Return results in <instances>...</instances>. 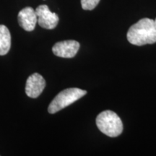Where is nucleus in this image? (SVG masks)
<instances>
[{
  "label": "nucleus",
  "instance_id": "1",
  "mask_svg": "<svg viewBox=\"0 0 156 156\" xmlns=\"http://www.w3.org/2000/svg\"><path fill=\"white\" fill-rule=\"evenodd\" d=\"M127 40L136 46L153 44L156 43V28L154 20L142 18L129 29Z\"/></svg>",
  "mask_w": 156,
  "mask_h": 156
},
{
  "label": "nucleus",
  "instance_id": "2",
  "mask_svg": "<svg viewBox=\"0 0 156 156\" xmlns=\"http://www.w3.org/2000/svg\"><path fill=\"white\" fill-rule=\"evenodd\" d=\"M96 125L102 133L111 137L119 136L123 132L122 120L112 111H104L98 115Z\"/></svg>",
  "mask_w": 156,
  "mask_h": 156
},
{
  "label": "nucleus",
  "instance_id": "3",
  "mask_svg": "<svg viewBox=\"0 0 156 156\" xmlns=\"http://www.w3.org/2000/svg\"><path fill=\"white\" fill-rule=\"evenodd\" d=\"M87 94V91L76 88H67L60 92L50 103L48 108L49 114H55L62 109L71 105Z\"/></svg>",
  "mask_w": 156,
  "mask_h": 156
},
{
  "label": "nucleus",
  "instance_id": "4",
  "mask_svg": "<svg viewBox=\"0 0 156 156\" xmlns=\"http://www.w3.org/2000/svg\"><path fill=\"white\" fill-rule=\"evenodd\" d=\"M38 23L43 28L51 30L55 28L58 23V15L51 12L47 5H42L36 9Z\"/></svg>",
  "mask_w": 156,
  "mask_h": 156
},
{
  "label": "nucleus",
  "instance_id": "5",
  "mask_svg": "<svg viewBox=\"0 0 156 156\" xmlns=\"http://www.w3.org/2000/svg\"><path fill=\"white\" fill-rule=\"evenodd\" d=\"M80 44L74 40L63 41L56 43L52 48L54 55L62 58H73L77 54Z\"/></svg>",
  "mask_w": 156,
  "mask_h": 156
},
{
  "label": "nucleus",
  "instance_id": "6",
  "mask_svg": "<svg viewBox=\"0 0 156 156\" xmlns=\"http://www.w3.org/2000/svg\"><path fill=\"white\" fill-rule=\"evenodd\" d=\"M46 87V80L38 73H34L28 78L25 85V93L32 98H38Z\"/></svg>",
  "mask_w": 156,
  "mask_h": 156
},
{
  "label": "nucleus",
  "instance_id": "7",
  "mask_svg": "<svg viewBox=\"0 0 156 156\" xmlns=\"http://www.w3.org/2000/svg\"><path fill=\"white\" fill-rule=\"evenodd\" d=\"M18 23L21 28L26 31H32L36 28L38 17L36 10L30 7H25L20 11L17 16Z\"/></svg>",
  "mask_w": 156,
  "mask_h": 156
},
{
  "label": "nucleus",
  "instance_id": "8",
  "mask_svg": "<svg viewBox=\"0 0 156 156\" xmlns=\"http://www.w3.org/2000/svg\"><path fill=\"white\" fill-rule=\"evenodd\" d=\"M11 47V35L9 29L0 25V56L6 55Z\"/></svg>",
  "mask_w": 156,
  "mask_h": 156
},
{
  "label": "nucleus",
  "instance_id": "9",
  "mask_svg": "<svg viewBox=\"0 0 156 156\" xmlns=\"http://www.w3.org/2000/svg\"><path fill=\"white\" fill-rule=\"evenodd\" d=\"M100 0H81V5L85 10H93L98 5Z\"/></svg>",
  "mask_w": 156,
  "mask_h": 156
},
{
  "label": "nucleus",
  "instance_id": "10",
  "mask_svg": "<svg viewBox=\"0 0 156 156\" xmlns=\"http://www.w3.org/2000/svg\"><path fill=\"white\" fill-rule=\"evenodd\" d=\"M154 22H155V28H156V19L154 20Z\"/></svg>",
  "mask_w": 156,
  "mask_h": 156
}]
</instances>
